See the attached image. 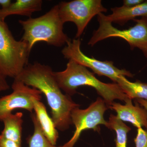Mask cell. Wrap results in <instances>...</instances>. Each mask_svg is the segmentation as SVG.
<instances>
[{
  "label": "cell",
  "mask_w": 147,
  "mask_h": 147,
  "mask_svg": "<svg viewBox=\"0 0 147 147\" xmlns=\"http://www.w3.org/2000/svg\"><path fill=\"white\" fill-rule=\"evenodd\" d=\"M54 73L49 66L36 62L28 64L14 79L39 90L45 95L56 128L64 131L72 124L71 112L79 105L71 96L62 92Z\"/></svg>",
  "instance_id": "cell-1"
},
{
  "label": "cell",
  "mask_w": 147,
  "mask_h": 147,
  "mask_svg": "<svg viewBox=\"0 0 147 147\" xmlns=\"http://www.w3.org/2000/svg\"><path fill=\"white\" fill-rule=\"evenodd\" d=\"M54 74L59 86L69 96L75 94L79 87L88 86L95 89L108 106L116 99L126 102L130 99L118 84L101 82L86 67L71 60H69L64 70Z\"/></svg>",
  "instance_id": "cell-2"
},
{
  "label": "cell",
  "mask_w": 147,
  "mask_h": 147,
  "mask_svg": "<svg viewBox=\"0 0 147 147\" xmlns=\"http://www.w3.org/2000/svg\"><path fill=\"white\" fill-rule=\"evenodd\" d=\"M18 22L24 31L21 40L28 43L30 52L37 42H46L48 45L60 47L70 40L64 32V24L59 15L58 5L39 17H30Z\"/></svg>",
  "instance_id": "cell-3"
},
{
  "label": "cell",
  "mask_w": 147,
  "mask_h": 147,
  "mask_svg": "<svg viewBox=\"0 0 147 147\" xmlns=\"http://www.w3.org/2000/svg\"><path fill=\"white\" fill-rule=\"evenodd\" d=\"M30 53L28 43L16 40L5 22L0 21V72L16 78L28 64Z\"/></svg>",
  "instance_id": "cell-4"
},
{
  "label": "cell",
  "mask_w": 147,
  "mask_h": 147,
  "mask_svg": "<svg viewBox=\"0 0 147 147\" xmlns=\"http://www.w3.org/2000/svg\"><path fill=\"white\" fill-rule=\"evenodd\" d=\"M97 16L99 27L94 32L88 45L93 46L106 38H119L127 42L131 50L136 48L141 50L147 59V16L135 18L133 20L136 23L135 26L126 30H120L106 20L103 13Z\"/></svg>",
  "instance_id": "cell-5"
},
{
  "label": "cell",
  "mask_w": 147,
  "mask_h": 147,
  "mask_svg": "<svg viewBox=\"0 0 147 147\" xmlns=\"http://www.w3.org/2000/svg\"><path fill=\"white\" fill-rule=\"evenodd\" d=\"M58 6L59 15L62 23L73 22L76 25V38L81 36L94 16L107 11L100 0H74L61 2Z\"/></svg>",
  "instance_id": "cell-6"
},
{
  "label": "cell",
  "mask_w": 147,
  "mask_h": 147,
  "mask_svg": "<svg viewBox=\"0 0 147 147\" xmlns=\"http://www.w3.org/2000/svg\"><path fill=\"white\" fill-rule=\"evenodd\" d=\"M80 38L70 40L62 50V54L65 59L74 61L86 68L90 69L99 76H106L115 83H117L119 77L122 75L130 78L134 77V74L130 71L117 68L112 61H99L88 57L82 52Z\"/></svg>",
  "instance_id": "cell-7"
},
{
  "label": "cell",
  "mask_w": 147,
  "mask_h": 147,
  "mask_svg": "<svg viewBox=\"0 0 147 147\" xmlns=\"http://www.w3.org/2000/svg\"><path fill=\"white\" fill-rule=\"evenodd\" d=\"M109 108L102 98L98 97L88 108L81 109L79 107L74 108L71 113V123L74 125L75 131L71 139L63 147H73L83 131L92 129L99 131V125L107 127L108 121L105 120L104 115Z\"/></svg>",
  "instance_id": "cell-8"
},
{
  "label": "cell",
  "mask_w": 147,
  "mask_h": 147,
  "mask_svg": "<svg viewBox=\"0 0 147 147\" xmlns=\"http://www.w3.org/2000/svg\"><path fill=\"white\" fill-rule=\"evenodd\" d=\"M13 92L10 94L0 97V121L6 116L12 114L16 109H24L32 113L33 100H41V92L31 88L20 81L14 79L11 86Z\"/></svg>",
  "instance_id": "cell-9"
},
{
  "label": "cell",
  "mask_w": 147,
  "mask_h": 147,
  "mask_svg": "<svg viewBox=\"0 0 147 147\" xmlns=\"http://www.w3.org/2000/svg\"><path fill=\"white\" fill-rule=\"evenodd\" d=\"M134 102V105L131 99L125 102L124 105L113 102L108 107L115 111L117 117L123 121L130 123L137 128L144 127L147 129V111L138 102Z\"/></svg>",
  "instance_id": "cell-10"
},
{
  "label": "cell",
  "mask_w": 147,
  "mask_h": 147,
  "mask_svg": "<svg viewBox=\"0 0 147 147\" xmlns=\"http://www.w3.org/2000/svg\"><path fill=\"white\" fill-rule=\"evenodd\" d=\"M34 110L43 134L52 144L56 146L59 137L55 123L47 113V109L40 100H33Z\"/></svg>",
  "instance_id": "cell-11"
},
{
  "label": "cell",
  "mask_w": 147,
  "mask_h": 147,
  "mask_svg": "<svg viewBox=\"0 0 147 147\" xmlns=\"http://www.w3.org/2000/svg\"><path fill=\"white\" fill-rule=\"evenodd\" d=\"M112 13L106 16V20L111 23L120 25H124L129 20H133L137 17L147 16V1L132 7H115L111 9Z\"/></svg>",
  "instance_id": "cell-12"
},
{
  "label": "cell",
  "mask_w": 147,
  "mask_h": 147,
  "mask_svg": "<svg viewBox=\"0 0 147 147\" xmlns=\"http://www.w3.org/2000/svg\"><path fill=\"white\" fill-rule=\"evenodd\" d=\"M42 1L41 0H17L11 3L9 7L0 9V21H5L7 16L18 15L30 18L34 12L42 9Z\"/></svg>",
  "instance_id": "cell-13"
},
{
  "label": "cell",
  "mask_w": 147,
  "mask_h": 147,
  "mask_svg": "<svg viewBox=\"0 0 147 147\" xmlns=\"http://www.w3.org/2000/svg\"><path fill=\"white\" fill-rule=\"evenodd\" d=\"M23 114L18 112L11 114L3 119L4 127L0 135L6 139L12 140L21 146Z\"/></svg>",
  "instance_id": "cell-14"
},
{
  "label": "cell",
  "mask_w": 147,
  "mask_h": 147,
  "mask_svg": "<svg viewBox=\"0 0 147 147\" xmlns=\"http://www.w3.org/2000/svg\"><path fill=\"white\" fill-rule=\"evenodd\" d=\"M117 84L123 91L130 99H142L147 100V83L137 80L132 82L125 76H121L117 81Z\"/></svg>",
  "instance_id": "cell-15"
},
{
  "label": "cell",
  "mask_w": 147,
  "mask_h": 147,
  "mask_svg": "<svg viewBox=\"0 0 147 147\" xmlns=\"http://www.w3.org/2000/svg\"><path fill=\"white\" fill-rule=\"evenodd\" d=\"M106 127L116 132V147H127V134L131 128L114 115H110Z\"/></svg>",
  "instance_id": "cell-16"
},
{
  "label": "cell",
  "mask_w": 147,
  "mask_h": 147,
  "mask_svg": "<svg viewBox=\"0 0 147 147\" xmlns=\"http://www.w3.org/2000/svg\"><path fill=\"white\" fill-rule=\"evenodd\" d=\"M31 118L34 126V131L32 135H30L27 138L29 147H63V146H56L49 142L43 134L34 113H32Z\"/></svg>",
  "instance_id": "cell-17"
},
{
  "label": "cell",
  "mask_w": 147,
  "mask_h": 147,
  "mask_svg": "<svg viewBox=\"0 0 147 147\" xmlns=\"http://www.w3.org/2000/svg\"><path fill=\"white\" fill-rule=\"evenodd\" d=\"M136 147H147V129L137 128V134L134 139Z\"/></svg>",
  "instance_id": "cell-18"
},
{
  "label": "cell",
  "mask_w": 147,
  "mask_h": 147,
  "mask_svg": "<svg viewBox=\"0 0 147 147\" xmlns=\"http://www.w3.org/2000/svg\"><path fill=\"white\" fill-rule=\"evenodd\" d=\"M0 147H21L16 142L9 140L0 135Z\"/></svg>",
  "instance_id": "cell-19"
},
{
  "label": "cell",
  "mask_w": 147,
  "mask_h": 147,
  "mask_svg": "<svg viewBox=\"0 0 147 147\" xmlns=\"http://www.w3.org/2000/svg\"><path fill=\"white\" fill-rule=\"evenodd\" d=\"M144 0H124L123 1L122 6L127 8L134 7L144 2Z\"/></svg>",
  "instance_id": "cell-20"
},
{
  "label": "cell",
  "mask_w": 147,
  "mask_h": 147,
  "mask_svg": "<svg viewBox=\"0 0 147 147\" xmlns=\"http://www.w3.org/2000/svg\"><path fill=\"white\" fill-rule=\"evenodd\" d=\"M6 78L5 76L0 72V92L7 90L10 88Z\"/></svg>",
  "instance_id": "cell-21"
},
{
  "label": "cell",
  "mask_w": 147,
  "mask_h": 147,
  "mask_svg": "<svg viewBox=\"0 0 147 147\" xmlns=\"http://www.w3.org/2000/svg\"><path fill=\"white\" fill-rule=\"evenodd\" d=\"M12 2L11 0H0V5L2 9L7 8L11 4Z\"/></svg>",
  "instance_id": "cell-22"
},
{
  "label": "cell",
  "mask_w": 147,
  "mask_h": 147,
  "mask_svg": "<svg viewBox=\"0 0 147 147\" xmlns=\"http://www.w3.org/2000/svg\"><path fill=\"white\" fill-rule=\"evenodd\" d=\"M134 101L141 105V106H143V108H144L147 111V100L142 99H134Z\"/></svg>",
  "instance_id": "cell-23"
}]
</instances>
